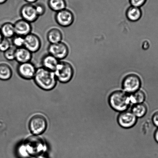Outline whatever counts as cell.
<instances>
[{"label": "cell", "instance_id": "cell-12", "mask_svg": "<svg viewBox=\"0 0 158 158\" xmlns=\"http://www.w3.org/2000/svg\"><path fill=\"white\" fill-rule=\"evenodd\" d=\"M24 47L32 53L38 52L41 48V40L35 34L31 33L24 37Z\"/></svg>", "mask_w": 158, "mask_h": 158}, {"label": "cell", "instance_id": "cell-16", "mask_svg": "<svg viewBox=\"0 0 158 158\" xmlns=\"http://www.w3.org/2000/svg\"><path fill=\"white\" fill-rule=\"evenodd\" d=\"M47 39L50 44H55L62 41L63 34L59 29L53 28L48 32Z\"/></svg>", "mask_w": 158, "mask_h": 158}, {"label": "cell", "instance_id": "cell-5", "mask_svg": "<svg viewBox=\"0 0 158 158\" xmlns=\"http://www.w3.org/2000/svg\"><path fill=\"white\" fill-rule=\"evenodd\" d=\"M47 127V121L42 114H36L31 118L29 122V128L31 132L35 135L42 134Z\"/></svg>", "mask_w": 158, "mask_h": 158}, {"label": "cell", "instance_id": "cell-6", "mask_svg": "<svg viewBox=\"0 0 158 158\" xmlns=\"http://www.w3.org/2000/svg\"><path fill=\"white\" fill-rule=\"evenodd\" d=\"M142 85L140 78L138 75L128 74L124 77L122 82V87L127 93H133L139 90Z\"/></svg>", "mask_w": 158, "mask_h": 158}, {"label": "cell", "instance_id": "cell-21", "mask_svg": "<svg viewBox=\"0 0 158 158\" xmlns=\"http://www.w3.org/2000/svg\"><path fill=\"white\" fill-rule=\"evenodd\" d=\"M147 105L143 103L135 104L131 108V112L136 118H141L144 117L147 112Z\"/></svg>", "mask_w": 158, "mask_h": 158}, {"label": "cell", "instance_id": "cell-3", "mask_svg": "<svg viewBox=\"0 0 158 158\" xmlns=\"http://www.w3.org/2000/svg\"><path fill=\"white\" fill-rule=\"evenodd\" d=\"M23 145L29 156L41 155L47 149L44 139L38 135H34L27 137Z\"/></svg>", "mask_w": 158, "mask_h": 158}, {"label": "cell", "instance_id": "cell-29", "mask_svg": "<svg viewBox=\"0 0 158 158\" xmlns=\"http://www.w3.org/2000/svg\"><path fill=\"white\" fill-rule=\"evenodd\" d=\"M143 48L144 50H147L150 47L149 43L147 41H145L143 43Z\"/></svg>", "mask_w": 158, "mask_h": 158}, {"label": "cell", "instance_id": "cell-7", "mask_svg": "<svg viewBox=\"0 0 158 158\" xmlns=\"http://www.w3.org/2000/svg\"><path fill=\"white\" fill-rule=\"evenodd\" d=\"M49 54L61 61L65 59L69 54V47L66 44L61 41L55 44H50L48 48Z\"/></svg>", "mask_w": 158, "mask_h": 158}, {"label": "cell", "instance_id": "cell-13", "mask_svg": "<svg viewBox=\"0 0 158 158\" xmlns=\"http://www.w3.org/2000/svg\"><path fill=\"white\" fill-rule=\"evenodd\" d=\"M16 35L25 37L31 33L32 27L31 23L21 19L14 24Z\"/></svg>", "mask_w": 158, "mask_h": 158}, {"label": "cell", "instance_id": "cell-26", "mask_svg": "<svg viewBox=\"0 0 158 158\" xmlns=\"http://www.w3.org/2000/svg\"><path fill=\"white\" fill-rule=\"evenodd\" d=\"M35 10L38 16H42L46 12V7L44 4L38 3L35 5Z\"/></svg>", "mask_w": 158, "mask_h": 158}, {"label": "cell", "instance_id": "cell-27", "mask_svg": "<svg viewBox=\"0 0 158 158\" xmlns=\"http://www.w3.org/2000/svg\"><path fill=\"white\" fill-rule=\"evenodd\" d=\"M131 6L137 7H140L145 5L147 0H129Z\"/></svg>", "mask_w": 158, "mask_h": 158}, {"label": "cell", "instance_id": "cell-19", "mask_svg": "<svg viewBox=\"0 0 158 158\" xmlns=\"http://www.w3.org/2000/svg\"><path fill=\"white\" fill-rule=\"evenodd\" d=\"M47 4L50 10L56 13L66 8V0H48Z\"/></svg>", "mask_w": 158, "mask_h": 158}, {"label": "cell", "instance_id": "cell-28", "mask_svg": "<svg viewBox=\"0 0 158 158\" xmlns=\"http://www.w3.org/2000/svg\"><path fill=\"white\" fill-rule=\"evenodd\" d=\"M152 120L155 126L158 128V110L153 113L152 116Z\"/></svg>", "mask_w": 158, "mask_h": 158}, {"label": "cell", "instance_id": "cell-30", "mask_svg": "<svg viewBox=\"0 0 158 158\" xmlns=\"http://www.w3.org/2000/svg\"><path fill=\"white\" fill-rule=\"evenodd\" d=\"M154 138L155 141L158 143V128L156 129L154 133Z\"/></svg>", "mask_w": 158, "mask_h": 158}, {"label": "cell", "instance_id": "cell-1", "mask_svg": "<svg viewBox=\"0 0 158 158\" xmlns=\"http://www.w3.org/2000/svg\"><path fill=\"white\" fill-rule=\"evenodd\" d=\"M33 79L38 87L45 90L53 89L57 84V80L54 72L42 67L36 69Z\"/></svg>", "mask_w": 158, "mask_h": 158}, {"label": "cell", "instance_id": "cell-9", "mask_svg": "<svg viewBox=\"0 0 158 158\" xmlns=\"http://www.w3.org/2000/svg\"><path fill=\"white\" fill-rule=\"evenodd\" d=\"M36 68L31 62L19 64L17 67L18 74L22 79L30 80L33 79Z\"/></svg>", "mask_w": 158, "mask_h": 158}, {"label": "cell", "instance_id": "cell-18", "mask_svg": "<svg viewBox=\"0 0 158 158\" xmlns=\"http://www.w3.org/2000/svg\"><path fill=\"white\" fill-rule=\"evenodd\" d=\"M1 33L4 38H13L16 35L14 25L10 22L4 23L0 27Z\"/></svg>", "mask_w": 158, "mask_h": 158}, {"label": "cell", "instance_id": "cell-33", "mask_svg": "<svg viewBox=\"0 0 158 158\" xmlns=\"http://www.w3.org/2000/svg\"><path fill=\"white\" fill-rule=\"evenodd\" d=\"M3 38V36L2 33H1V29H0V42H1Z\"/></svg>", "mask_w": 158, "mask_h": 158}, {"label": "cell", "instance_id": "cell-2", "mask_svg": "<svg viewBox=\"0 0 158 158\" xmlns=\"http://www.w3.org/2000/svg\"><path fill=\"white\" fill-rule=\"evenodd\" d=\"M108 103L113 110L119 112L126 111L131 103L130 95L121 90L111 93L109 97Z\"/></svg>", "mask_w": 158, "mask_h": 158}, {"label": "cell", "instance_id": "cell-10", "mask_svg": "<svg viewBox=\"0 0 158 158\" xmlns=\"http://www.w3.org/2000/svg\"><path fill=\"white\" fill-rule=\"evenodd\" d=\"M137 119L131 111L122 112L117 118L118 124L122 128H130L134 126L137 122Z\"/></svg>", "mask_w": 158, "mask_h": 158}, {"label": "cell", "instance_id": "cell-4", "mask_svg": "<svg viewBox=\"0 0 158 158\" xmlns=\"http://www.w3.org/2000/svg\"><path fill=\"white\" fill-rule=\"evenodd\" d=\"M54 73L57 81L62 83H67L73 79L74 69L69 63L60 61Z\"/></svg>", "mask_w": 158, "mask_h": 158}, {"label": "cell", "instance_id": "cell-24", "mask_svg": "<svg viewBox=\"0 0 158 158\" xmlns=\"http://www.w3.org/2000/svg\"><path fill=\"white\" fill-rule=\"evenodd\" d=\"M16 50V48L11 46L10 48L4 52V57L8 61L15 60Z\"/></svg>", "mask_w": 158, "mask_h": 158}, {"label": "cell", "instance_id": "cell-31", "mask_svg": "<svg viewBox=\"0 0 158 158\" xmlns=\"http://www.w3.org/2000/svg\"><path fill=\"white\" fill-rule=\"evenodd\" d=\"M24 1L27 2V3L33 4L38 1V0H24Z\"/></svg>", "mask_w": 158, "mask_h": 158}, {"label": "cell", "instance_id": "cell-32", "mask_svg": "<svg viewBox=\"0 0 158 158\" xmlns=\"http://www.w3.org/2000/svg\"><path fill=\"white\" fill-rule=\"evenodd\" d=\"M7 1V0H0V5L5 3Z\"/></svg>", "mask_w": 158, "mask_h": 158}, {"label": "cell", "instance_id": "cell-14", "mask_svg": "<svg viewBox=\"0 0 158 158\" xmlns=\"http://www.w3.org/2000/svg\"><path fill=\"white\" fill-rule=\"evenodd\" d=\"M32 53L24 47L16 48L15 59L19 64L31 62Z\"/></svg>", "mask_w": 158, "mask_h": 158}, {"label": "cell", "instance_id": "cell-11", "mask_svg": "<svg viewBox=\"0 0 158 158\" xmlns=\"http://www.w3.org/2000/svg\"><path fill=\"white\" fill-rule=\"evenodd\" d=\"M20 15L22 19L31 23L35 22L39 18L33 4L27 3L23 5L20 10Z\"/></svg>", "mask_w": 158, "mask_h": 158}, {"label": "cell", "instance_id": "cell-17", "mask_svg": "<svg viewBox=\"0 0 158 158\" xmlns=\"http://www.w3.org/2000/svg\"><path fill=\"white\" fill-rule=\"evenodd\" d=\"M126 15L129 21L136 22L139 20L142 17V10L139 7L131 6L127 9Z\"/></svg>", "mask_w": 158, "mask_h": 158}, {"label": "cell", "instance_id": "cell-25", "mask_svg": "<svg viewBox=\"0 0 158 158\" xmlns=\"http://www.w3.org/2000/svg\"><path fill=\"white\" fill-rule=\"evenodd\" d=\"M11 44L9 39L4 38L0 42V52H6L11 47Z\"/></svg>", "mask_w": 158, "mask_h": 158}, {"label": "cell", "instance_id": "cell-15", "mask_svg": "<svg viewBox=\"0 0 158 158\" xmlns=\"http://www.w3.org/2000/svg\"><path fill=\"white\" fill-rule=\"evenodd\" d=\"M60 61L54 56L48 53L43 56L41 63L42 67L54 72Z\"/></svg>", "mask_w": 158, "mask_h": 158}, {"label": "cell", "instance_id": "cell-23", "mask_svg": "<svg viewBox=\"0 0 158 158\" xmlns=\"http://www.w3.org/2000/svg\"><path fill=\"white\" fill-rule=\"evenodd\" d=\"M12 41L13 46L16 48L24 47V37L15 35Z\"/></svg>", "mask_w": 158, "mask_h": 158}, {"label": "cell", "instance_id": "cell-8", "mask_svg": "<svg viewBox=\"0 0 158 158\" xmlns=\"http://www.w3.org/2000/svg\"><path fill=\"white\" fill-rule=\"evenodd\" d=\"M55 19L58 25L61 27H70L74 21V16L71 10L66 8L56 12Z\"/></svg>", "mask_w": 158, "mask_h": 158}, {"label": "cell", "instance_id": "cell-20", "mask_svg": "<svg viewBox=\"0 0 158 158\" xmlns=\"http://www.w3.org/2000/svg\"><path fill=\"white\" fill-rule=\"evenodd\" d=\"M13 76V71L8 64H0V80L1 81L9 80Z\"/></svg>", "mask_w": 158, "mask_h": 158}, {"label": "cell", "instance_id": "cell-22", "mask_svg": "<svg viewBox=\"0 0 158 158\" xmlns=\"http://www.w3.org/2000/svg\"><path fill=\"white\" fill-rule=\"evenodd\" d=\"M131 103L133 104L142 103L145 101L146 95L142 90H139L130 95Z\"/></svg>", "mask_w": 158, "mask_h": 158}]
</instances>
